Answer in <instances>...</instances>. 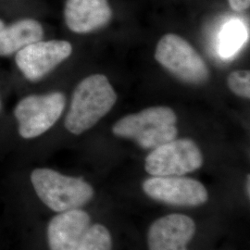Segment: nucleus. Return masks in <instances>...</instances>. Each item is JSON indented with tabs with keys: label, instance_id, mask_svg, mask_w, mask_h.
Masks as SVG:
<instances>
[{
	"label": "nucleus",
	"instance_id": "obj_1",
	"mask_svg": "<svg viewBox=\"0 0 250 250\" xmlns=\"http://www.w3.org/2000/svg\"><path fill=\"white\" fill-rule=\"evenodd\" d=\"M116 101V92L105 75L87 76L73 91L65 128L75 135L85 133L107 115Z\"/></svg>",
	"mask_w": 250,
	"mask_h": 250
},
{
	"label": "nucleus",
	"instance_id": "obj_2",
	"mask_svg": "<svg viewBox=\"0 0 250 250\" xmlns=\"http://www.w3.org/2000/svg\"><path fill=\"white\" fill-rule=\"evenodd\" d=\"M176 125V113L170 107L158 106L122 118L113 125L112 133L152 150L177 137Z\"/></svg>",
	"mask_w": 250,
	"mask_h": 250
},
{
	"label": "nucleus",
	"instance_id": "obj_3",
	"mask_svg": "<svg viewBox=\"0 0 250 250\" xmlns=\"http://www.w3.org/2000/svg\"><path fill=\"white\" fill-rule=\"evenodd\" d=\"M31 183L39 199L55 212L81 208L93 199L95 190L83 177L64 175L48 168H37Z\"/></svg>",
	"mask_w": 250,
	"mask_h": 250
},
{
	"label": "nucleus",
	"instance_id": "obj_4",
	"mask_svg": "<svg viewBox=\"0 0 250 250\" xmlns=\"http://www.w3.org/2000/svg\"><path fill=\"white\" fill-rule=\"evenodd\" d=\"M155 59L179 80L191 84H203L209 79V71L197 50L183 37L168 34L159 41Z\"/></svg>",
	"mask_w": 250,
	"mask_h": 250
},
{
	"label": "nucleus",
	"instance_id": "obj_5",
	"mask_svg": "<svg viewBox=\"0 0 250 250\" xmlns=\"http://www.w3.org/2000/svg\"><path fill=\"white\" fill-rule=\"evenodd\" d=\"M66 97L62 92L30 95L21 99L14 108L18 132L23 139H34L52 128L62 115Z\"/></svg>",
	"mask_w": 250,
	"mask_h": 250
},
{
	"label": "nucleus",
	"instance_id": "obj_6",
	"mask_svg": "<svg viewBox=\"0 0 250 250\" xmlns=\"http://www.w3.org/2000/svg\"><path fill=\"white\" fill-rule=\"evenodd\" d=\"M202 152L189 138L173 139L152 149L145 160V170L151 176H184L203 165Z\"/></svg>",
	"mask_w": 250,
	"mask_h": 250
},
{
	"label": "nucleus",
	"instance_id": "obj_7",
	"mask_svg": "<svg viewBox=\"0 0 250 250\" xmlns=\"http://www.w3.org/2000/svg\"><path fill=\"white\" fill-rule=\"evenodd\" d=\"M144 193L167 205L197 207L208 200V192L199 181L183 176H152L142 184Z\"/></svg>",
	"mask_w": 250,
	"mask_h": 250
},
{
	"label": "nucleus",
	"instance_id": "obj_8",
	"mask_svg": "<svg viewBox=\"0 0 250 250\" xmlns=\"http://www.w3.org/2000/svg\"><path fill=\"white\" fill-rule=\"evenodd\" d=\"M72 53V44L66 40H40L17 52L15 62L25 79L38 82L66 61Z\"/></svg>",
	"mask_w": 250,
	"mask_h": 250
},
{
	"label": "nucleus",
	"instance_id": "obj_9",
	"mask_svg": "<svg viewBox=\"0 0 250 250\" xmlns=\"http://www.w3.org/2000/svg\"><path fill=\"white\" fill-rule=\"evenodd\" d=\"M196 231L195 221L188 215L171 213L161 217L148 228V250H188Z\"/></svg>",
	"mask_w": 250,
	"mask_h": 250
},
{
	"label": "nucleus",
	"instance_id": "obj_10",
	"mask_svg": "<svg viewBox=\"0 0 250 250\" xmlns=\"http://www.w3.org/2000/svg\"><path fill=\"white\" fill-rule=\"evenodd\" d=\"M91 224L90 215L82 208L55 215L46 229L49 250H76Z\"/></svg>",
	"mask_w": 250,
	"mask_h": 250
},
{
	"label": "nucleus",
	"instance_id": "obj_11",
	"mask_svg": "<svg viewBox=\"0 0 250 250\" xmlns=\"http://www.w3.org/2000/svg\"><path fill=\"white\" fill-rule=\"evenodd\" d=\"M108 0H66L64 20L76 34H88L106 26L112 19Z\"/></svg>",
	"mask_w": 250,
	"mask_h": 250
},
{
	"label": "nucleus",
	"instance_id": "obj_12",
	"mask_svg": "<svg viewBox=\"0 0 250 250\" xmlns=\"http://www.w3.org/2000/svg\"><path fill=\"white\" fill-rule=\"evenodd\" d=\"M42 24L34 19H22L0 30V57L16 54L27 45L43 39Z\"/></svg>",
	"mask_w": 250,
	"mask_h": 250
},
{
	"label": "nucleus",
	"instance_id": "obj_13",
	"mask_svg": "<svg viewBox=\"0 0 250 250\" xmlns=\"http://www.w3.org/2000/svg\"><path fill=\"white\" fill-rule=\"evenodd\" d=\"M76 250H112L111 233L103 224H91Z\"/></svg>",
	"mask_w": 250,
	"mask_h": 250
},
{
	"label": "nucleus",
	"instance_id": "obj_14",
	"mask_svg": "<svg viewBox=\"0 0 250 250\" xmlns=\"http://www.w3.org/2000/svg\"><path fill=\"white\" fill-rule=\"evenodd\" d=\"M245 39V30L240 23L232 22L224 28L221 37V54L230 57L241 46Z\"/></svg>",
	"mask_w": 250,
	"mask_h": 250
},
{
	"label": "nucleus",
	"instance_id": "obj_15",
	"mask_svg": "<svg viewBox=\"0 0 250 250\" xmlns=\"http://www.w3.org/2000/svg\"><path fill=\"white\" fill-rule=\"evenodd\" d=\"M228 87L232 93L244 99L250 98V72L247 70H238L231 72L228 76Z\"/></svg>",
	"mask_w": 250,
	"mask_h": 250
},
{
	"label": "nucleus",
	"instance_id": "obj_16",
	"mask_svg": "<svg viewBox=\"0 0 250 250\" xmlns=\"http://www.w3.org/2000/svg\"><path fill=\"white\" fill-rule=\"evenodd\" d=\"M231 9L237 12H242L250 9V0H228Z\"/></svg>",
	"mask_w": 250,
	"mask_h": 250
},
{
	"label": "nucleus",
	"instance_id": "obj_17",
	"mask_svg": "<svg viewBox=\"0 0 250 250\" xmlns=\"http://www.w3.org/2000/svg\"><path fill=\"white\" fill-rule=\"evenodd\" d=\"M246 193L248 197H250V176L248 175L247 177V182H246Z\"/></svg>",
	"mask_w": 250,
	"mask_h": 250
},
{
	"label": "nucleus",
	"instance_id": "obj_18",
	"mask_svg": "<svg viewBox=\"0 0 250 250\" xmlns=\"http://www.w3.org/2000/svg\"><path fill=\"white\" fill-rule=\"evenodd\" d=\"M4 27H5V24H4L3 21H1V20H0V30H1L2 28H4Z\"/></svg>",
	"mask_w": 250,
	"mask_h": 250
},
{
	"label": "nucleus",
	"instance_id": "obj_19",
	"mask_svg": "<svg viewBox=\"0 0 250 250\" xmlns=\"http://www.w3.org/2000/svg\"><path fill=\"white\" fill-rule=\"evenodd\" d=\"M0 108H1V101H0Z\"/></svg>",
	"mask_w": 250,
	"mask_h": 250
}]
</instances>
